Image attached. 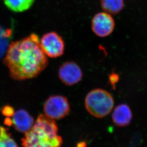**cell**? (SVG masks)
I'll use <instances>...</instances> for the list:
<instances>
[{"mask_svg": "<svg viewBox=\"0 0 147 147\" xmlns=\"http://www.w3.org/2000/svg\"><path fill=\"white\" fill-rule=\"evenodd\" d=\"M3 63L8 68L11 78L20 81L38 76L47 66L48 61L40 46L39 37L32 33L11 42Z\"/></svg>", "mask_w": 147, "mask_h": 147, "instance_id": "obj_1", "label": "cell"}, {"mask_svg": "<svg viewBox=\"0 0 147 147\" xmlns=\"http://www.w3.org/2000/svg\"><path fill=\"white\" fill-rule=\"evenodd\" d=\"M58 128L54 119L39 115L31 129L22 138L23 147H61L63 140L58 134Z\"/></svg>", "mask_w": 147, "mask_h": 147, "instance_id": "obj_2", "label": "cell"}, {"mask_svg": "<svg viewBox=\"0 0 147 147\" xmlns=\"http://www.w3.org/2000/svg\"><path fill=\"white\" fill-rule=\"evenodd\" d=\"M114 100L109 92L97 89L90 92L85 100V107L91 115L96 118H103L113 110Z\"/></svg>", "mask_w": 147, "mask_h": 147, "instance_id": "obj_3", "label": "cell"}, {"mask_svg": "<svg viewBox=\"0 0 147 147\" xmlns=\"http://www.w3.org/2000/svg\"><path fill=\"white\" fill-rule=\"evenodd\" d=\"M40 46L46 56L55 58L63 55L65 45L61 36L54 32H48L42 37Z\"/></svg>", "mask_w": 147, "mask_h": 147, "instance_id": "obj_4", "label": "cell"}, {"mask_svg": "<svg viewBox=\"0 0 147 147\" xmlns=\"http://www.w3.org/2000/svg\"><path fill=\"white\" fill-rule=\"evenodd\" d=\"M43 111L45 115L51 119H61L69 113V104L63 96H51L45 103Z\"/></svg>", "mask_w": 147, "mask_h": 147, "instance_id": "obj_5", "label": "cell"}, {"mask_svg": "<svg viewBox=\"0 0 147 147\" xmlns=\"http://www.w3.org/2000/svg\"><path fill=\"white\" fill-rule=\"evenodd\" d=\"M115 21L111 14L100 12L95 14L92 20L93 32L99 37H106L114 31Z\"/></svg>", "mask_w": 147, "mask_h": 147, "instance_id": "obj_6", "label": "cell"}, {"mask_svg": "<svg viewBox=\"0 0 147 147\" xmlns=\"http://www.w3.org/2000/svg\"><path fill=\"white\" fill-rule=\"evenodd\" d=\"M59 76L63 83L71 86L81 81L82 72L80 67L76 63L68 61L60 67Z\"/></svg>", "mask_w": 147, "mask_h": 147, "instance_id": "obj_7", "label": "cell"}, {"mask_svg": "<svg viewBox=\"0 0 147 147\" xmlns=\"http://www.w3.org/2000/svg\"><path fill=\"white\" fill-rule=\"evenodd\" d=\"M12 122L17 131L25 133L32 128L34 123L32 117L24 110H19L14 113Z\"/></svg>", "mask_w": 147, "mask_h": 147, "instance_id": "obj_8", "label": "cell"}, {"mask_svg": "<svg viewBox=\"0 0 147 147\" xmlns=\"http://www.w3.org/2000/svg\"><path fill=\"white\" fill-rule=\"evenodd\" d=\"M112 118L114 123L117 126H127L130 123L132 118L131 109L126 104L119 105L114 109Z\"/></svg>", "mask_w": 147, "mask_h": 147, "instance_id": "obj_9", "label": "cell"}, {"mask_svg": "<svg viewBox=\"0 0 147 147\" xmlns=\"http://www.w3.org/2000/svg\"><path fill=\"white\" fill-rule=\"evenodd\" d=\"M35 0H4L6 6L11 11L22 13L29 10Z\"/></svg>", "mask_w": 147, "mask_h": 147, "instance_id": "obj_10", "label": "cell"}, {"mask_svg": "<svg viewBox=\"0 0 147 147\" xmlns=\"http://www.w3.org/2000/svg\"><path fill=\"white\" fill-rule=\"evenodd\" d=\"M101 8L109 14H118L124 7L123 0H100Z\"/></svg>", "mask_w": 147, "mask_h": 147, "instance_id": "obj_11", "label": "cell"}, {"mask_svg": "<svg viewBox=\"0 0 147 147\" xmlns=\"http://www.w3.org/2000/svg\"><path fill=\"white\" fill-rule=\"evenodd\" d=\"M0 147H18L7 128L0 127Z\"/></svg>", "mask_w": 147, "mask_h": 147, "instance_id": "obj_12", "label": "cell"}, {"mask_svg": "<svg viewBox=\"0 0 147 147\" xmlns=\"http://www.w3.org/2000/svg\"><path fill=\"white\" fill-rule=\"evenodd\" d=\"M110 82L111 83L114 84L115 82H118L119 77L118 75L115 74H113L110 75Z\"/></svg>", "mask_w": 147, "mask_h": 147, "instance_id": "obj_13", "label": "cell"}, {"mask_svg": "<svg viewBox=\"0 0 147 147\" xmlns=\"http://www.w3.org/2000/svg\"><path fill=\"white\" fill-rule=\"evenodd\" d=\"M78 147H86V144L84 142H80L78 144Z\"/></svg>", "mask_w": 147, "mask_h": 147, "instance_id": "obj_14", "label": "cell"}]
</instances>
